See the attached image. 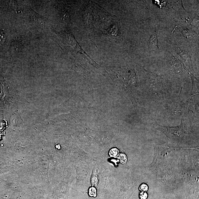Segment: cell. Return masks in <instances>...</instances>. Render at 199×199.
<instances>
[{
  "label": "cell",
  "mask_w": 199,
  "mask_h": 199,
  "mask_svg": "<svg viewBox=\"0 0 199 199\" xmlns=\"http://www.w3.org/2000/svg\"><path fill=\"white\" fill-rule=\"evenodd\" d=\"M148 190V186L145 184L143 183L141 184L140 187H139V190L142 192H147Z\"/></svg>",
  "instance_id": "8"
},
{
  "label": "cell",
  "mask_w": 199,
  "mask_h": 199,
  "mask_svg": "<svg viewBox=\"0 0 199 199\" xmlns=\"http://www.w3.org/2000/svg\"><path fill=\"white\" fill-rule=\"evenodd\" d=\"M149 44L151 51L159 53L160 51L159 46L158 33L156 31L154 32L151 36L149 40Z\"/></svg>",
  "instance_id": "2"
},
{
  "label": "cell",
  "mask_w": 199,
  "mask_h": 199,
  "mask_svg": "<svg viewBox=\"0 0 199 199\" xmlns=\"http://www.w3.org/2000/svg\"><path fill=\"white\" fill-rule=\"evenodd\" d=\"M109 154L111 157L116 158L118 155L119 150L117 148H114L111 149Z\"/></svg>",
  "instance_id": "4"
},
{
  "label": "cell",
  "mask_w": 199,
  "mask_h": 199,
  "mask_svg": "<svg viewBox=\"0 0 199 199\" xmlns=\"http://www.w3.org/2000/svg\"><path fill=\"white\" fill-rule=\"evenodd\" d=\"M147 196H148L146 192H141L139 195L141 199H147Z\"/></svg>",
  "instance_id": "9"
},
{
  "label": "cell",
  "mask_w": 199,
  "mask_h": 199,
  "mask_svg": "<svg viewBox=\"0 0 199 199\" xmlns=\"http://www.w3.org/2000/svg\"><path fill=\"white\" fill-rule=\"evenodd\" d=\"M98 178L97 174H93L91 178V183L93 186H97L98 183Z\"/></svg>",
  "instance_id": "3"
},
{
  "label": "cell",
  "mask_w": 199,
  "mask_h": 199,
  "mask_svg": "<svg viewBox=\"0 0 199 199\" xmlns=\"http://www.w3.org/2000/svg\"><path fill=\"white\" fill-rule=\"evenodd\" d=\"M119 159L120 162L122 164H125L127 161V158L126 156L124 153H121L118 157Z\"/></svg>",
  "instance_id": "5"
},
{
  "label": "cell",
  "mask_w": 199,
  "mask_h": 199,
  "mask_svg": "<svg viewBox=\"0 0 199 199\" xmlns=\"http://www.w3.org/2000/svg\"><path fill=\"white\" fill-rule=\"evenodd\" d=\"M6 38L4 32L0 31V45L4 44Z\"/></svg>",
  "instance_id": "7"
},
{
  "label": "cell",
  "mask_w": 199,
  "mask_h": 199,
  "mask_svg": "<svg viewBox=\"0 0 199 199\" xmlns=\"http://www.w3.org/2000/svg\"><path fill=\"white\" fill-rule=\"evenodd\" d=\"M155 127L177 143L183 144L186 142V141L190 137L189 130L187 127L186 128L184 121H182L180 126L176 128L167 127L160 126H156Z\"/></svg>",
  "instance_id": "1"
},
{
  "label": "cell",
  "mask_w": 199,
  "mask_h": 199,
  "mask_svg": "<svg viewBox=\"0 0 199 199\" xmlns=\"http://www.w3.org/2000/svg\"><path fill=\"white\" fill-rule=\"evenodd\" d=\"M89 195L91 197H96L97 196V191L95 188L91 187L89 189Z\"/></svg>",
  "instance_id": "6"
}]
</instances>
